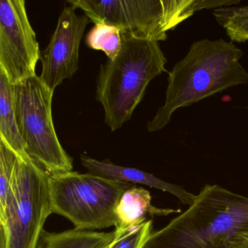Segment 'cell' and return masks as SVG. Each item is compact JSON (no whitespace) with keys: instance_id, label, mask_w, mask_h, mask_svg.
Segmentation results:
<instances>
[{"instance_id":"obj_1","label":"cell","mask_w":248,"mask_h":248,"mask_svg":"<svg viewBox=\"0 0 248 248\" xmlns=\"http://www.w3.org/2000/svg\"><path fill=\"white\" fill-rule=\"evenodd\" d=\"M242 56L243 52L233 42L223 39L194 42L186 56L169 72L165 104L148 123V131L162 130L178 108L248 84V72L239 62Z\"/></svg>"},{"instance_id":"obj_2","label":"cell","mask_w":248,"mask_h":248,"mask_svg":"<svg viewBox=\"0 0 248 248\" xmlns=\"http://www.w3.org/2000/svg\"><path fill=\"white\" fill-rule=\"evenodd\" d=\"M246 231L248 197L207 184L186 210L152 232L143 248H225Z\"/></svg>"},{"instance_id":"obj_3","label":"cell","mask_w":248,"mask_h":248,"mask_svg":"<svg viewBox=\"0 0 248 248\" xmlns=\"http://www.w3.org/2000/svg\"><path fill=\"white\" fill-rule=\"evenodd\" d=\"M122 39L120 53L101 65L96 81L95 98L112 132L130 120L152 79L167 72L168 61L158 42L124 34Z\"/></svg>"},{"instance_id":"obj_4","label":"cell","mask_w":248,"mask_h":248,"mask_svg":"<svg viewBox=\"0 0 248 248\" xmlns=\"http://www.w3.org/2000/svg\"><path fill=\"white\" fill-rule=\"evenodd\" d=\"M94 24L139 40L165 41L168 31L204 10L203 0H69Z\"/></svg>"},{"instance_id":"obj_5","label":"cell","mask_w":248,"mask_h":248,"mask_svg":"<svg viewBox=\"0 0 248 248\" xmlns=\"http://www.w3.org/2000/svg\"><path fill=\"white\" fill-rule=\"evenodd\" d=\"M133 185L90 172L72 171L50 175L52 211L80 230L115 227L117 203L125 190Z\"/></svg>"},{"instance_id":"obj_6","label":"cell","mask_w":248,"mask_h":248,"mask_svg":"<svg viewBox=\"0 0 248 248\" xmlns=\"http://www.w3.org/2000/svg\"><path fill=\"white\" fill-rule=\"evenodd\" d=\"M50 175L19 157L5 213L0 216V248H38L52 211Z\"/></svg>"},{"instance_id":"obj_7","label":"cell","mask_w":248,"mask_h":248,"mask_svg":"<svg viewBox=\"0 0 248 248\" xmlns=\"http://www.w3.org/2000/svg\"><path fill=\"white\" fill-rule=\"evenodd\" d=\"M18 129L30 159L50 175L72 172L73 159L59 141L53 124V93L37 75L13 85Z\"/></svg>"},{"instance_id":"obj_8","label":"cell","mask_w":248,"mask_h":248,"mask_svg":"<svg viewBox=\"0 0 248 248\" xmlns=\"http://www.w3.org/2000/svg\"><path fill=\"white\" fill-rule=\"evenodd\" d=\"M41 58L24 0H0V70L16 85L37 75Z\"/></svg>"},{"instance_id":"obj_9","label":"cell","mask_w":248,"mask_h":248,"mask_svg":"<svg viewBox=\"0 0 248 248\" xmlns=\"http://www.w3.org/2000/svg\"><path fill=\"white\" fill-rule=\"evenodd\" d=\"M73 5L65 7L48 46L41 52L42 82L50 91L70 79L79 69V47L91 20L79 16Z\"/></svg>"},{"instance_id":"obj_10","label":"cell","mask_w":248,"mask_h":248,"mask_svg":"<svg viewBox=\"0 0 248 248\" xmlns=\"http://www.w3.org/2000/svg\"><path fill=\"white\" fill-rule=\"evenodd\" d=\"M80 161L84 168H86L90 173L129 184H143L162 190L175 196L183 204L186 205H191L197 197L181 186L166 182L152 174L136 168L120 166L108 161L97 160L85 155H80Z\"/></svg>"},{"instance_id":"obj_11","label":"cell","mask_w":248,"mask_h":248,"mask_svg":"<svg viewBox=\"0 0 248 248\" xmlns=\"http://www.w3.org/2000/svg\"><path fill=\"white\" fill-rule=\"evenodd\" d=\"M149 191L133 184L125 190L116 207L115 227L125 229L139 226L154 216H166L181 213L180 209L159 208L152 203Z\"/></svg>"},{"instance_id":"obj_12","label":"cell","mask_w":248,"mask_h":248,"mask_svg":"<svg viewBox=\"0 0 248 248\" xmlns=\"http://www.w3.org/2000/svg\"><path fill=\"white\" fill-rule=\"evenodd\" d=\"M0 140H3L20 157H27L26 146L18 129L14 107V90L0 70Z\"/></svg>"},{"instance_id":"obj_13","label":"cell","mask_w":248,"mask_h":248,"mask_svg":"<svg viewBox=\"0 0 248 248\" xmlns=\"http://www.w3.org/2000/svg\"><path fill=\"white\" fill-rule=\"evenodd\" d=\"M114 236V231L98 232L75 228L62 232L45 231L38 248H108Z\"/></svg>"},{"instance_id":"obj_14","label":"cell","mask_w":248,"mask_h":248,"mask_svg":"<svg viewBox=\"0 0 248 248\" xmlns=\"http://www.w3.org/2000/svg\"><path fill=\"white\" fill-rule=\"evenodd\" d=\"M213 15L226 30V34L232 42L248 41V5L217 8L213 11Z\"/></svg>"},{"instance_id":"obj_15","label":"cell","mask_w":248,"mask_h":248,"mask_svg":"<svg viewBox=\"0 0 248 248\" xmlns=\"http://www.w3.org/2000/svg\"><path fill=\"white\" fill-rule=\"evenodd\" d=\"M87 46L93 50H101L109 60H114L122 49L123 39L119 29L106 24H96L85 37Z\"/></svg>"},{"instance_id":"obj_16","label":"cell","mask_w":248,"mask_h":248,"mask_svg":"<svg viewBox=\"0 0 248 248\" xmlns=\"http://www.w3.org/2000/svg\"><path fill=\"white\" fill-rule=\"evenodd\" d=\"M20 156L0 140V216L5 213Z\"/></svg>"},{"instance_id":"obj_17","label":"cell","mask_w":248,"mask_h":248,"mask_svg":"<svg viewBox=\"0 0 248 248\" xmlns=\"http://www.w3.org/2000/svg\"><path fill=\"white\" fill-rule=\"evenodd\" d=\"M152 232V219L128 229L114 228V239L108 248H143Z\"/></svg>"},{"instance_id":"obj_18","label":"cell","mask_w":248,"mask_h":248,"mask_svg":"<svg viewBox=\"0 0 248 248\" xmlns=\"http://www.w3.org/2000/svg\"><path fill=\"white\" fill-rule=\"evenodd\" d=\"M225 248H248V231L235 235Z\"/></svg>"}]
</instances>
